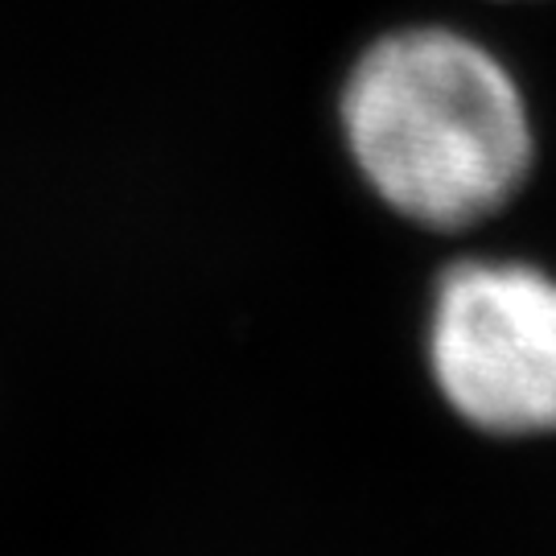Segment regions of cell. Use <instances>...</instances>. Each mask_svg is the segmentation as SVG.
<instances>
[{"instance_id":"1","label":"cell","mask_w":556,"mask_h":556,"mask_svg":"<svg viewBox=\"0 0 556 556\" xmlns=\"http://www.w3.org/2000/svg\"><path fill=\"white\" fill-rule=\"evenodd\" d=\"M342 124L363 178L400 215L466 227L532 165V119L507 66L454 29H400L351 71Z\"/></svg>"},{"instance_id":"2","label":"cell","mask_w":556,"mask_h":556,"mask_svg":"<svg viewBox=\"0 0 556 556\" xmlns=\"http://www.w3.org/2000/svg\"><path fill=\"white\" fill-rule=\"evenodd\" d=\"M429 363L457 417L498 433H556V280L528 264H462L441 280Z\"/></svg>"}]
</instances>
